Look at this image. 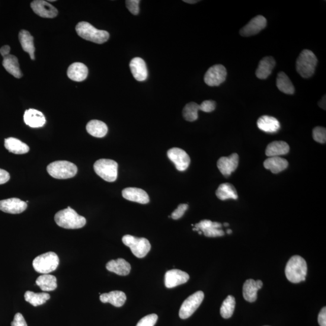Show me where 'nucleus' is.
<instances>
[{"mask_svg": "<svg viewBox=\"0 0 326 326\" xmlns=\"http://www.w3.org/2000/svg\"><path fill=\"white\" fill-rule=\"evenodd\" d=\"M264 167L271 171L272 173L276 174L285 170L288 166V161L280 156H273L268 158L264 161Z\"/></svg>", "mask_w": 326, "mask_h": 326, "instance_id": "obj_27", "label": "nucleus"}, {"mask_svg": "<svg viewBox=\"0 0 326 326\" xmlns=\"http://www.w3.org/2000/svg\"><path fill=\"white\" fill-rule=\"evenodd\" d=\"M122 196L127 200L140 204H146L149 203V197L145 190L136 187L124 188Z\"/></svg>", "mask_w": 326, "mask_h": 326, "instance_id": "obj_19", "label": "nucleus"}, {"mask_svg": "<svg viewBox=\"0 0 326 326\" xmlns=\"http://www.w3.org/2000/svg\"><path fill=\"white\" fill-rule=\"evenodd\" d=\"M122 242L129 247L133 254L138 258L145 257L151 250V244L146 238H136L127 235L123 236Z\"/></svg>", "mask_w": 326, "mask_h": 326, "instance_id": "obj_8", "label": "nucleus"}, {"mask_svg": "<svg viewBox=\"0 0 326 326\" xmlns=\"http://www.w3.org/2000/svg\"><path fill=\"white\" fill-rule=\"evenodd\" d=\"M24 120L27 125L33 128L43 127L46 122V117L41 112L34 109L25 111Z\"/></svg>", "mask_w": 326, "mask_h": 326, "instance_id": "obj_21", "label": "nucleus"}, {"mask_svg": "<svg viewBox=\"0 0 326 326\" xmlns=\"http://www.w3.org/2000/svg\"><path fill=\"white\" fill-rule=\"evenodd\" d=\"M226 233H227V234L230 235L232 234V230H227V231H226Z\"/></svg>", "mask_w": 326, "mask_h": 326, "instance_id": "obj_50", "label": "nucleus"}, {"mask_svg": "<svg viewBox=\"0 0 326 326\" xmlns=\"http://www.w3.org/2000/svg\"><path fill=\"white\" fill-rule=\"evenodd\" d=\"M140 0H127L126 6L131 14L137 15L139 14L140 9Z\"/></svg>", "mask_w": 326, "mask_h": 326, "instance_id": "obj_41", "label": "nucleus"}, {"mask_svg": "<svg viewBox=\"0 0 326 326\" xmlns=\"http://www.w3.org/2000/svg\"><path fill=\"white\" fill-rule=\"evenodd\" d=\"M223 225H224L225 226H228L229 224L228 223H223Z\"/></svg>", "mask_w": 326, "mask_h": 326, "instance_id": "obj_51", "label": "nucleus"}, {"mask_svg": "<svg viewBox=\"0 0 326 326\" xmlns=\"http://www.w3.org/2000/svg\"><path fill=\"white\" fill-rule=\"evenodd\" d=\"M25 301L30 305L37 307L42 305L50 299V296L47 293H35L27 291L24 294Z\"/></svg>", "mask_w": 326, "mask_h": 326, "instance_id": "obj_36", "label": "nucleus"}, {"mask_svg": "<svg viewBox=\"0 0 326 326\" xmlns=\"http://www.w3.org/2000/svg\"><path fill=\"white\" fill-rule=\"evenodd\" d=\"M318 321L319 325L326 326V308H322L318 315Z\"/></svg>", "mask_w": 326, "mask_h": 326, "instance_id": "obj_45", "label": "nucleus"}, {"mask_svg": "<svg viewBox=\"0 0 326 326\" xmlns=\"http://www.w3.org/2000/svg\"><path fill=\"white\" fill-rule=\"evenodd\" d=\"M48 173L54 178L69 179L74 177L78 168L73 163L67 161H54L47 166Z\"/></svg>", "mask_w": 326, "mask_h": 326, "instance_id": "obj_6", "label": "nucleus"}, {"mask_svg": "<svg viewBox=\"0 0 326 326\" xmlns=\"http://www.w3.org/2000/svg\"><path fill=\"white\" fill-rule=\"evenodd\" d=\"M239 155L237 153H232L229 156L220 157L217 162V166L220 173L225 178H228L236 170L239 165Z\"/></svg>", "mask_w": 326, "mask_h": 326, "instance_id": "obj_14", "label": "nucleus"}, {"mask_svg": "<svg viewBox=\"0 0 326 326\" xmlns=\"http://www.w3.org/2000/svg\"><path fill=\"white\" fill-rule=\"evenodd\" d=\"M183 2L188 3V4H195V3L199 2L200 1H197V0H195V1H194H194H190V0H188V1L187 0H184Z\"/></svg>", "mask_w": 326, "mask_h": 326, "instance_id": "obj_49", "label": "nucleus"}, {"mask_svg": "<svg viewBox=\"0 0 326 326\" xmlns=\"http://www.w3.org/2000/svg\"><path fill=\"white\" fill-rule=\"evenodd\" d=\"M86 129L88 134L97 138H102L106 136L108 130L106 124L103 121L97 120L89 121Z\"/></svg>", "mask_w": 326, "mask_h": 326, "instance_id": "obj_31", "label": "nucleus"}, {"mask_svg": "<svg viewBox=\"0 0 326 326\" xmlns=\"http://www.w3.org/2000/svg\"><path fill=\"white\" fill-rule=\"evenodd\" d=\"M204 298L203 291H198L185 300L181 306L179 315L181 319H187L193 314L199 308Z\"/></svg>", "mask_w": 326, "mask_h": 326, "instance_id": "obj_9", "label": "nucleus"}, {"mask_svg": "<svg viewBox=\"0 0 326 326\" xmlns=\"http://www.w3.org/2000/svg\"><path fill=\"white\" fill-rule=\"evenodd\" d=\"M27 207V203L18 198L0 201V210L7 213L20 214L24 212Z\"/></svg>", "mask_w": 326, "mask_h": 326, "instance_id": "obj_17", "label": "nucleus"}, {"mask_svg": "<svg viewBox=\"0 0 326 326\" xmlns=\"http://www.w3.org/2000/svg\"><path fill=\"white\" fill-rule=\"evenodd\" d=\"M227 72L225 67L217 64L211 67L204 76V82L210 87H217L225 82Z\"/></svg>", "mask_w": 326, "mask_h": 326, "instance_id": "obj_10", "label": "nucleus"}, {"mask_svg": "<svg viewBox=\"0 0 326 326\" xmlns=\"http://www.w3.org/2000/svg\"><path fill=\"white\" fill-rule=\"evenodd\" d=\"M36 283L43 291H52L57 288V279L52 275L43 274L38 278Z\"/></svg>", "mask_w": 326, "mask_h": 326, "instance_id": "obj_35", "label": "nucleus"}, {"mask_svg": "<svg viewBox=\"0 0 326 326\" xmlns=\"http://www.w3.org/2000/svg\"><path fill=\"white\" fill-rule=\"evenodd\" d=\"M5 146L9 152L15 153V154H24L30 150L29 147L26 144L22 142L20 140L13 138V137L5 139Z\"/></svg>", "mask_w": 326, "mask_h": 326, "instance_id": "obj_28", "label": "nucleus"}, {"mask_svg": "<svg viewBox=\"0 0 326 326\" xmlns=\"http://www.w3.org/2000/svg\"><path fill=\"white\" fill-rule=\"evenodd\" d=\"M258 129L265 133H276L280 129V123L276 118L269 116H263L257 120Z\"/></svg>", "mask_w": 326, "mask_h": 326, "instance_id": "obj_23", "label": "nucleus"}, {"mask_svg": "<svg viewBox=\"0 0 326 326\" xmlns=\"http://www.w3.org/2000/svg\"><path fill=\"white\" fill-rule=\"evenodd\" d=\"M10 47H9V46H5L2 47L1 49H0V53H1L3 57H5L6 56L9 55V53H10Z\"/></svg>", "mask_w": 326, "mask_h": 326, "instance_id": "obj_47", "label": "nucleus"}, {"mask_svg": "<svg viewBox=\"0 0 326 326\" xmlns=\"http://www.w3.org/2000/svg\"><path fill=\"white\" fill-rule=\"evenodd\" d=\"M276 64V60L273 57H264L260 60L256 71H255V75L257 78L262 80L267 79L271 75Z\"/></svg>", "mask_w": 326, "mask_h": 326, "instance_id": "obj_22", "label": "nucleus"}, {"mask_svg": "<svg viewBox=\"0 0 326 326\" xmlns=\"http://www.w3.org/2000/svg\"><path fill=\"white\" fill-rule=\"evenodd\" d=\"M222 225L217 222H212L210 220H203L197 223L193 231H201L206 237L216 238L221 237L225 235L224 232L221 229Z\"/></svg>", "mask_w": 326, "mask_h": 326, "instance_id": "obj_11", "label": "nucleus"}, {"mask_svg": "<svg viewBox=\"0 0 326 326\" xmlns=\"http://www.w3.org/2000/svg\"><path fill=\"white\" fill-rule=\"evenodd\" d=\"M10 180V175L7 171L0 169V184L7 183Z\"/></svg>", "mask_w": 326, "mask_h": 326, "instance_id": "obj_46", "label": "nucleus"}, {"mask_svg": "<svg viewBox=\"0 0 326 326\" xmlns=\"http://www.w3.org/2000/svg\"><path fill=\"white\" fill-rule=\"evenodd\" d=\"M54 220L57 225L66 229H81L87 223L84 217L78 215L70 207L59 211L54 216Z\"/></svg>", "mask_w": 326, "mask_h": 326, "instance_id": "obj_1", "label": "nucleus"}, {"mask_svg": "<svg viewBox=\"0 0 326 326\" xmlns=\"http://www.w3.org/2000/svg\"><path fill=\"white\" fill-rule=\"evenodd\" d=\"M318 106L325 110V95H324L321 99V100L318 102Z\"/></svg>", "mask_w": 326, "mask_h": 326, "instance_id": "obj_48", "label": "nucleus"}, {"mask_svg": "<svg viewBox=\"0 0 326 326\" xmlns=\"http://www.w3.org/2000/svg\"><path fill=\"white\" fill-rule=\"evenodd\" d=\"M131 73L137 81H145L148 76V69L145 60L140 57H134L131 60L129 64Z\"/></svg>", "mask_w": 326, "mask_h": 326, "instance_id": "obj_18", "label": "nucleus"}, {"mask_svg": "<svg viewBox=\"0 0 326 326\" xmlns=\"http://www.w3.org/2000/svg\"><path fill=\"white\" fill-rule=\"evenodd\" d=\"M267 20L264 16H256L241 28L240 34L244 37L254 36L264 30L267 27Z\"/></svg>", "mask_w": 326, "mask_h": 326, "instance_id": "obj_13", "label": "nucleus"}, {"mask_svg": "<svg viewBox=\"0 0 326 326\" xmlns=\"http://www.w3.org/2000/svg\"><path fill=\"white\" fill-rule=\"evenodd\" d=\"M100 300L104 303H110L117 308L123 306L126 302V294L119 290H114L109 293L101 294Z\"/></svg>", "mask_w": 326, "mask_h": 326, "instance_id": "obj_26", "label": "nucleus"}, {"mask_svg": "<svg viewBox=\"0 0 326 326\" xmlns=\"http://www.w3.org/2000/svg\"><path fill=\"white\" fill-rule=\"evenodd\" d=\"M19 40L21 43L22 49L24 52L29 54L30 58L35 59V48L34 43V37L28 31L22 30L19 34Z\"/></svg>", "mask_w": 326, "mask_h": 326, "instance_id": "obj_32", "label": "nucleus"}, {"mask_svg": "<svg viewBox=\"0 0 326 326\" xmlns=\"http://www.w3.org/2000/svg\"><path fill=\"white\" fill-rule=\"evenodd\" d=\"M168 156L174 163L176 169L179 171H185L190 165L189 155L180 148H173L169 149L168 151Z\"/></svg>", "mask_w": 326, "mask_h": 326, "instance_id": "obj_12", "label": "nucleus"}, {"mask_svg": "<svg viewBox=\"0 0 326 326\" xmlns=\"http://www.w3.org/2000/svg\"><path fill=\"white\" fill-rule=\"evenodd\" d=\"M106 268L109 271L121 276L128 275L131 270V265L128 262L120 258L108 262Z\"/></svg>", "mask_w": 326, "mask_h": 326, "instance_id": "obj_25", "label": "nucleus"}, {"mask_svg": "<svg viewBox=\"0 0 326 326\" xmlns=\"http://www.w3.org/2000/svg\"><path fill=\"white\" fill-rule=\"evenodd\" d=\"M313 139L315 142L319 143H325L326 142V129L325 127H315L312 131Z\"/></svg>", "mask_w": 326, "mask_h": 326, "instance_id": "obj_39", "label": "nucleus"}, {"mask_svg": "<svg viewBox=\"0 0 326 326\" xmlns=\"http://www.w3.org/2000/svg\"><path fill=\"white\" fill-rule=\"evenodd\" d=\"M157 319V315L150 314L140 319L136 326H154Z\"/></svg>", "mask_w": 326, "mask_h": 326, "instance_id": "obj_40", "label": "nucleus"}, {"mask_svg": "<svg viewBox=\"0 0 326 326\" xmlns=\"http://www.w3.org/2000/svg\"><path fill=\"white\" fill-rule=\"evenodd\" d=\"M59 264V257L55 252H48L35 258L33 267L38 273L47 274L56 270Z\"/></svg>", "mask_w": 326, "mask_h": 326, "instance_id": "obj_5", "label": "nucleus"}, {"mask_svg": "<svg viewBox=\"0 0 326 326\" xmlns=\"http://www.w3.org/2000/svg\"><path fill=\"white\" fill-rule=\"evenodd\" d=\"M216 104L213 101H205L200 105V110L205 113H211L215 110Z\"/></svg>", "mask_w": 326, "mask_h": 326, "instance_id": "obj_43", "label": "nucleus"}, {"mask_svg": "<svg viewBox=\"0 0 326 326\" xmlns=\"http://www.w3.org/2000/svg\"><path fill=\"white\" fill-rule=\"evenodd\" d=\"M188 206L187 205V204H180V205H179L177 207V209L175 210L174 211V212L172 213L171 217L172 219L175 220H177L181 218V217L184 215L185 211L188 209Z\"/></svg>", "mask_w": 326, "mask_h": 326, "instance_id": "obj_42", "label": "nucleus"}, {"mask_svg": "<svg viewBox=\"0 0 326 326\" xmlns=\"http://www.w3.org/2000/svg\"><path fill=\"white\" fill-rule=\"evenodd\" d=\"M3 66L6 71L14 76L16 78H21L22 76L17 57L12 54L3 57Z\"/></svg>", "mask_w": 326, "mask_h": 326, "instance_id": "obj_29", "label": "nucleus"}, {"mask_svg": "<svg viewBox=\"0 0 326 326\" xmlns=\"http://www.w3.org/2000/svg\"><path fill=\"white\" fill-rule=\"evenodd\" d=\"M317 63L318 59L311 50H303L297 59V71L303 78H311L314 74Z\"/></svg>", "mask_w": 326, "mask_h": 326, "instance_id": "obj_4", "label": "nucleus"}, {"mask_svg": "<svg viewBox=\"0 0 326 326\" xmlns=\"http://www.w3.org/2000/svg\"><path fill=\"white\" fill-rule=\"evenodd\" d=\"M262 286L263 282L261 280L248 279L246 281L243 286V296L246 301L254 302L257 298V291Z\"/></svg>", "mask_w": 326, "mask_h": 326, "instance_id": "obj_20", "label": "nucleus"}, {"mask_svg": "<svg viewBox=\"0 0 326 326\" xmlns=\"http://www.w3.org/2000/svg\"><path fill=\"white\" fill-rule=\"evenodd\" d=\"M308 266L306 260L300 255H294L286 265L285 274L287 280L299 283L306 280Z\"/></svg>", "mask_w": 326, "mask_h": 326, "instance_id": "obj_2", "label": "nucleus"}, {"mask_svg": "<svg viewBox=\"0 0 326 326\" xmlns=\"http://www.w3.org/2000/svg\"><path fill=\"white\" fill-rule=\"evenodd\" d=\"M94 169L95 173L105 181L111 183L117 180L118 164L112 159H99L94 163Z\"/></svg>", "mask_w": 326, "mask_h": 326, "instance_id": "obj_7", "label": "nucleus"}, {"mask_svg": "<svg viewBox=\"0 0 326 326\" xmlns=\"http://www.w3.org/2000/svg\"><path fill=\"white\" fill-rule=\"evenodd\" d=\"M31 8L35 14L43 18H53L58 14L56 8L43 0H35L31 2Z\"/></svg>", "mask_w": 326, "mask_h": 326, "instance_id": "obj_16", "label": "nucleus"}, {"mask_svg": "<svg viewBox=\"0 0 326 326\" xmlns=\"http://www.w3.org/2000/svg\"><path fill=\"white\" fill-rule=\"evenodd\" d=\"M216 197L219 200L225 201L226 200H238V194L236 188L231 184L223 183L220 184L216 191Z\"/></svg>", "mask_w": 326, "mask_h": 326, "instance_id": "obj_33", "label": "nucleus"}, {"mask_svg": "<svg viewBox=\"0 0 326 326\" xmlns=\"http://www.w3.org/2000/svg\"><path fill=\"white\" fill-rule=\"evenodd\" d=\"M200 110V105L195 102H190L184 107L183 116L185 120L194 121L198 119V111Z\"/></svg>", "mask_w": 326, "mask_h": 326, "instance_id": "obj_38", "label": "nucleus"}, {"mask_svg": "<svg viewBox=\"0 0 326 326\" xmlns=\"http://www.w3.org/2000/svg\"><path fill=\"white\" fill-rule=\"evenodd\" d=\"M276 85L278 89L284 94L292 95L295 92V88L291 81L284 72L278 73Z\"/></svg>", "mask_w": 326, "mask_h": 326, "instance_id": "obj_34", "label": "nucleus"}, {"mask_svg": "<svg viewBox=\"0 0 326 326\" xmlns=\"http://www.w3.org/2000/svg\"><path fill=\"white\" fill-rule=\"evenodd\" d=\"M77 34L85 40L96 44L106 43L110 34L105 30H98L87 22H80L76 27Z\"/></svg>", "mask_w": 326, "mask_h": 326, "instance_id": "obj_3", "label": "nucleus"}, {"mask_svg": "<svg viewBox=\"0 0 326 326\" xmlns=\"http://www.w3.org/2000/svg\"><path fill=\"white\" fill-rule=\"evenodd\" d=\"M288 144L283 141H275L268 145L265 151L266 155L269 157L280 156L287 154L289 152Z\"/></svg>", "mask_w": 326, "mask_h": 326, "instance_id": "obj_30", "label": "nucleus"}, {"mask_svg": "<svg viewBox=\"0 0 326 326\" xmlns=\"http://www.w3.org/2000/svg\"><path fill=\"white\" fill-rule=\"evenodd\" d=\"M189 275L180 270H171L165 274V283L168 288H173L188 282Z\"/></svg>", "mask_w": 326, "mask_h": 326, "instance_id": "obj_15", "label": "nucleus"}, {"mask_svg": "<svg viewBox=\"0 0 326 326\" xmlns=\"http://www.w3.org/2000/svg\"><path fill=\"white\" fill-rule=\"evenodd\" d=\"M235 297L232 296H229L223 301L221 308H220V315L223 318H230L235 311Z\"/></svg>", "mask_w": 326, "mask_h": 326, "instance_id": "obj_37", "label": "nucleus"}, {"mask_svg": "<svg viewBox=\"0 0 326 326\" xmlns=\"http://www.w3.org/2000/svg\"><path fill=\"white\" fill-rule=\"evenodd\" d=\"M88 70L84 63L75 62L69 67L67 75L69 78L76 82H82L87 78Z\"/></svg>", "mask_w": 326, "mask_h": 326, "instance_id": "obj_24", "label": "nucleus"}, {"mask_svg": "<svg viewBox=\"0 0 326 326\" xmlns=\"http://www.w3.org/2000/svg\"><path fill=\"white\" fill-rule=\"evenodd\" d=\"M11 326H27L23 315L17 313L14 316V321L11 322Z\"/></svg>", "mask_w": 326, "mask_h": 326, "instance_id": "obj_44", "label": "nucleus"}]
</instances>
